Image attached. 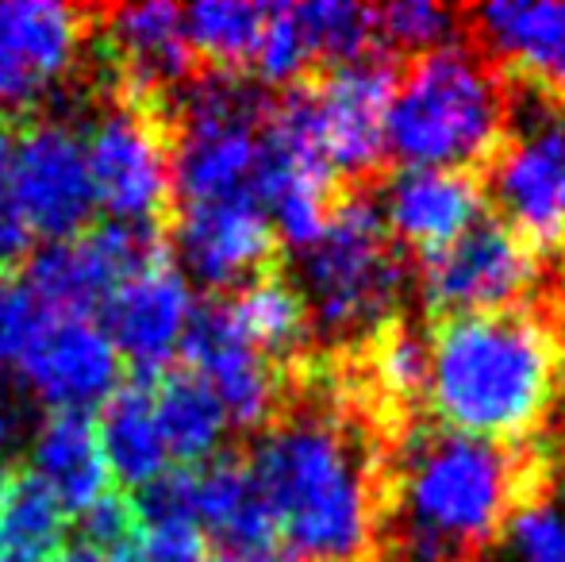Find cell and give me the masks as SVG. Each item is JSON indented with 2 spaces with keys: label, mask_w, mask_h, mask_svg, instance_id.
Here are the masks:
<instances>
[{
  "label": "cell",
  "mask_w": 565,
  "mask_h": 562,
  "mask_svg": "<svg viewBox=\"0 0 565 562\" xmlns=\"http://www.w3.org/2000/svg\"><path fill=\"white\" fill-rule=\"evenodd\" d=\"M250 478L277 543L297 562H362L377 524L370 458L347 421L308 409L274 421L250 450Z\"/></svg>",
  "instance_id": "1"
},
{
  "label": "cell",
  "mask_w": 565,
  "mask_h": 562,
  "mask_svg": "<svg viewBox=\"0 0 565 562\" xmlns=\"http://www.w3.org/2000/svg\"><path fill=\"white\" fill-rule=\"evenodd\" d=\"M427 354V397L443 427L492 447L535 432L565 378V343L531 308L439 320Z\"/></svg>",
  "instance_id": "2"
},
{
  "label": "cell",
  "mask_w": 565,
  "mask_h": 562,
  "mask_svg": "<svg viewBox=\"0 0 565 562\" xmlns=\"http://www.w3.org/2000/svg\"><path fill=\"white\" fill-rule=\"evenodd\" d=\"M412 551L424 562H454L484 548L523 501L520 466L504 447L447 427H412L401 450Z\"/></svg>",
  "instance_id": "3"
},
{
  "label": "cell",
  "mask_w": 565,
  "mask_h": 562,
  "mask_svg": "<svg viewBox=\"0 0 565 562\" xmlns=\"http://www.w3.org/2000/svg\"><path fill=\"white\" fill-rule=\"evenodd\" d=\"M508 85L477 51L447 43L401 74L385 120V150L404 170L481 173L504 131Z\"/></svg>",
  "instance_id": "4"
},
{
  "label": "cell",
  "mask_w": 565,
  "mask_h": 562,
  "mask_svg": "<svg viewBox=\"0 0 565 562\" xmlns=\"http://www.w3.org/2000/svg\"><path fill=\"white\" fill-rule=\"evenodd\" d=\"M292 285L320 336L370 339L385 328L408 285V263L370 189H342L320 240L300 251Z\"/></svg>",
  "instance_id": "5"
},
{
  "label": "cell",
  "mask_w": 565,
  "mask_h": 562,
  "mask_svg": "<svg viewBox=\"0 0 565 562\" xmlns=\"http://www.w3.org/2000/svg\"><path fill=\"white\" fill-rule=\"evenodd\" d=\"M504 131L481 170L484 201L535 255L565 247V93L504 77Z\"/></svg>",
  "instance_id": "6"
},
{
  "label": "cell",
  "mask_w": 565,
  "mask_h": 562,
  "mask_svg": "<svg viewBox=\"0 0 565 562\" xmlns=\"http://www.w3.org/2000/svg\"><path fill=\"white\" fill-rule=\"evenodd\" d=\"M93 197L113 224L154 227L170 209V124L166 108L116 93L85 136Z\"/></svg>",
  "instance_id": "7"
},
{
  "label": "cell",
  "mask_w": 565,
  "mask_h": 562,
  "mask_svg": "<svg viewBox=\"0 0 565 562\" xmlns=\"http://www.w3.org/2000/svg\"><path fill=\"white\" fill-rule=\"evenodd\" d=\"M396 82L401 62L388 51L320 70L305 82L323 155L339 178L354 181V189L385 162V120Z\"/></svg>",
  "instance_id": "8"
},
{
  "label": "cell",
  "mask_w": 565,
  "mask_h": 562,
  "mask_svg": "<svg viewBox=\"0 0 565 562\" xmlns=\"http://www.w3.org/2000/svg\"><path fill=\"white\" fill-rule=\"evenodd\" d=\"M539 278V255L497 216H481L450 247L424 258V300L431 324L515 308Z\"/></svg>",
  "instance_id": "9"
},
{
  "label": "cell",
  "mask_w": 565,
  "mask_h": 562,
  "mask_svg": "<svg viewBox=\"0 0 565 562\" xmlns=\"http://www.w3.org/2000/svg\"><path fill=\"white\" fill-rule=\"evenodd\" d=\"M4 181L28 232L74 240L97 209L85 136L66 120H35L4 162Z\"/></svg>",
  "instance_id": "10"
},
{
  "label": "cell",
  "mask_w": 565,
  "mask_h": 562,
  "mask_svg": "<svg viewBox=\"0 0 565 562\" xmlns=\"http://www.w3.org/2000/svg\"><path fill=\"white\" fill-rule=\"evenodd\" d=\"M162 235L139 224H105L43 247L28 266V285L54 316H93L131 274L162 258Z\"/></svg>",
  "instance_id": "11"
},
{
  "label": "cell",
  "mask_w": 565,
  "mask_h": 562,
  "mask_svg": "<svg viewBox=\"0 0 565 562\" xmlns=\"http://www.w3.org/2000/svg\"><path fill=\"white\" fill-rule=\"evenodd\" d=\"M85 12L39 0H0V108L20 113L58 89L82 62Z\"/></svg>",
  "instance_id": "12"
},
{
  "label": "cell",
  "mask_w": 565,
  "mask_h": 562,
  "mask_svg": "<svg viewBox=\"0 0 565 562\" xmlns=\"http://www.w3.org/2000/svg\"><path fill=\"white\" fill-rule=\"evenodd\" d=\"M181 351L189 370L216 393L227 424L262 427L274 421V409L281 401V370L238 331L227 300L193 308Z\"/></svg>",
  "instance_id": "13"
},
{
  "label": "cell",
  "mask_w": 565,
  "mask_h": 562,
  "mask_svg": "<svg viewBox=\"0 0 565 562\" xmlns=\"http://www.w3.org/2000/svg\"><path fill=\"white\" fill-rule=\"evenodd\" d=\"M15 378L54 413H82L116 393L119 354L93 316H51L20 354Z\"/></svg>",
  "instance_id": "14"
},
{
  "label": "cell",
  "mask_w": 565,
  "mask_h": 562,
  "mask_svg": "<svg viewBox=\"0 0 565 562\" xmlns=\"http://www.w3.org/2000/svg\"><path fill=\"white\" fill-rule=\"evenodd\" d=\"M173 235L185 271L209 289H243L277 263V232L262 201L178 209Z\"/></svg>",
  "instance_id": "15"
},
{
  "label": "cell",
  "mask_w": 565,
  "mask_h": 562,
  "mask_svg": "<svg viewBox=\"0 0 565 562\" xmlns=\"http://www.w3.org/2000/svg\"><path fill=\"white\" fill-rule=\"evenodd\" d=\"M189 320H193L189 278L166 255L131 274L105 305V336L113 339L116 354H124L142 374H158L173 359Z\"/></svg>",
  "instance_id": "16"
},
{
  "label": "cell",
  "mask_w": 565,
  "mask_h": 562,
  "mask_svg": "<svg viewBox=\"0 0 565 562\" xmlns=\"http://www.w3.org/2000/svg\"><path fill=\"white\" fill-rule=\"evenodd\" d=\"M105 43L119 70V93L162 108L178 85L193 82V43L185 35V8L124 4L105 12Z\"/></svg>",
  "instance_id": "17"
},
{
  "label": "cell",
  "mask_w": 565,
  "mask_h": 562,
  "mask_svg": "<svg viewBox=\"0 0 565 562\" xmlns=\"http://www.w3.org/2000/svg\"><path fill=\"white\" fill-rule=\"evenodd\" d=\"M385 227L401 247L427 255L450 247L484 216L481 173L469 170H401L381 201Z\"/></svg>",
  "instance_id": "18"
},
{
  "label": "cell",
  "mask_w": 565,
  "mask_h": 562,
  "mask_svg": "<svg viewBox=\"0 0 565 562\" xmlns=\"http://www.w3.org/2000/svg\"><path fill=\"white\" fill-rule=\"evenodd\" d=\"M189 486V524L209 532L224 551H262L281 548L269 524V512L258 497L250 470L235 458H209L201 466H185Z\"/></svg>",
  "instance_id": "19"
},
{
  "label": "cell",
  "mask_w": 565,
  "mask_h": 562,
  "mask_svg": "<svg viewBox=\"0 0 565 562\" xmlns=\"http://www.w3.org/2000/svg\"><path fill=\"white\" fill-rule=\"evenodd\" d=\"M473 35L508 66V77L554 85L565 70V4H489L469 12Z\"/></svg>",
  "instance_id": "20"
},
{
  "label": "cell",
  "mask_w": 565,
  "mask_h": 562,
  "mask_svg": "<svg viewBox=\"0 0 565 562\" xmlns=\"http://www.w3.org/2000/svg\"><path fill=\"white\" fill-rule=\"evenodd\" d=\"M31 474L66 512H85L108 494V466L97 424L85 413H51L31 435Z\"/></svg>",
  "instance_id": "21"
},
{
  "label": "cell",
  "mask_w": 565,
  "mask_h": 562,
  "mask_svg": "<svg viewBox=\"0 0 565 562\" xmlns=\"http://www.w3.org/2000/svg\"><path fill=\"white\" fill-rule=\"evenodd\" d=\"M97 439L108 474H116L124 486L142 489L166 474L170 450H166L162 427H158L154 416V393H150L147 382L119 385L105 401Z\"/></svg>",
  "instance_id": "22"
},
{
  "label": "cell",
  "mask_w": 565,
  "mask_h": 562,
  "mask_svg": "<svg viewBox=\"0 0 565 562\" xmlns=\"http://www.w3.org/2000/svg\"><path fill=\"white\" fill-rule=\"evenodd\" d=\"M150 393H154V416L170 458L209 463L231 427L216 393L193 370H170L158 378V385H150Z\"/></svg>",
  "instance_id": "23"
},
{
  "label": "cell",
  "mask_w": 565,
  "mask_h": 562,
  "mask_svg": "<svg viewBox=\"0 0 565 562\" xmlns=\"http://www.w3.org/2000/svg\"><path fill=\"white\" fill-rule=\"evenodd\" d=\"M238 331L266 354L269 362H289L308 339V308L300 300L297 285L281 274H262L246 282L235 297L227 300Z\"/></svg>",
  "instance_id": "24"
},
{
  "label": "cell",
  "mask_w": 565,
  "mask_h": 562,
  "mask_svg": "<svg viewBox=\"0 0 565 562\" xmlns=\"http://www.w3.org/2000/svg\"><path fill=\"white\" fill-rule=\"evenodd\" d=\"M66 540V509L35 478L15 474L0 489V562H51Z\"/></svg>",
  "instance_id": "25"
},
{
  "label": "cell",
  "mask_w": 565,
  "mask_h": 562,
  "mask_svg": "<svg viewBox=\"0 0 565 562\" xmlns=\"http://www.w3.org/2000/svg\"><path fill=\"white\" fill-rule=\"evenodd\" d=\"M266 20L269 4L204 0V4L185 8V35L193 43V54L212 59L220 74H246L254 66Z\"/></svg>",
  "instance_id": "26"
},
{
  "label": "cell",
  "mask_w": 565,
  "mask_h": 562,
  "mask_svg": "<svg viewBox=\"0 0 565 562\" xmlns=\"http://www.w3.org/2000/svg\"><path fill=\"white\" fill-rule=\"evenodd\" d=\"M297 20L305 28L312 66L323 70L347 66L365 54L381 51L377 43V12L347 0H320V4H297Z\"/></svg>",
  "instance_id": "27"
},
{
  "label": "cell",
  "mask_w": 565,
  "mask_h": 562,
  "mask_svg": "<svg viewBox=\"0 0 565 562\" xmlns=\"http://www.w3.org/2000/svg\"><path fill=\"white\" fill-rule=\"evenodd\" d=\"M427 370H431V354L412 328L385 324L377 336H370V374L377 382V393L393 405H416L424 397Z\"/></svg>",
  "instance_id": "28"
},
{
  "label": "cell",
  "mask_w": 565,
  "mask_h": 562,
  "mask_svg": "<svg viewBox=\"0 0 565 562\" xmlns=\"http://www.w3.org/2000/svg\"><path fill=\"white\" fill-rule=\"evenodd\" d=\"M373 12H377V43L388 54L412 51L419 59V54L447 46L454 35V12L431 0H401V4L373 8Z\"/></svg>",
  "instance_id": "29"
},
{
  "label": "cell",
  "mask_w": 565,
  "mask_h": 562,
  "mask_svg": "<svg viewBox=\"0 0 565 562\" xmlns=\"http://www.w3.org/2000/svg\"><path fill=\"white\" fill-rule=\"evenodd\" d=\"M312 66L305 28L297 20V4H269V20L254 54V77L269 85H297L300 74Z\"/></svg>",
  "instance_id": "30"
},
{
  "label": "cell",
  "mask_w": 565,
  "mask_h": 562,
  "mask_svg": "<svg viewBox=\"0 0 565 562\" xmlns=\"http://www.w3.org/2000/svg\"><path fill=\"white\" fill-rule=\"evenodd\" d=\"M51 316V308L23 282L0 285V370H15L20 354L28 351V343Z\"/></svg>",
  "instance_id": "31"
},
{
  "label": "cell",
  "mask_w": 565,
  "mask_h": 562,
  "mask_svg": "<svg viewBox=\"0 0 565 562\" xmlns=\"http://www.w3.org/2000/svg\"><path fill=\"white\" fill-rule=\"evenodd\" d=\"M113 562H209V548L193 524H142Z\"/></svg>",
  "instance_id": "32"
},
{
  "label": "cell",
  "mask_w": 565,
  "mask_h": 562,
  "mask_svg": "<svg viewBox=\"0 0 565 562\" xmlns=\"http://www.w3.org/2000/svg\"><path fill=\"white\" fill-rule=\"evenodd\" d=\"M508 532L523 562H565V517L551 505H520L508 520Z\"/></svg>",
  "instance_id": "33"
},
{
  "label": "cell",
  "mask_w": 565,
  "mask_h": 562,
  "mask_svg": "<svg viewBox=\"0 0 565 562\" xmlns=\"http://www.w3.org/2000/svg\"><path fill=\"white\" fill-rule=\"evenodd\" d=\"M28 224H23L20 209H15L12 193H8L4 170H0V258H15L28 247Z\"/></svg>",
  "instance_id": "34"
},
{
  "label": "cell",
  "mask_w": 565,
  "mask_h": 562,
  "mask_svg": "<svg viewBox=\"0 0 565 562\" xmlns=\"http://www.w3.org/2000/svg\"><path fill=\"white\" fill-rule=\"evenodd\" d=\"M23 435V409L15 405L12 393L0 390V458L4 450H12V443H20Z\"/></svg>",
  "instance_id": "35"
},
{
  "label": "cell",
  "mask_w": 565,
  "mask_h": 562,
  "mask_svg": "<svg viewBox=\"0 0 565 562\" xmlns=\"http://www.w3.org/2000/svg\"><path fill=\"white\" fill-rule=\"evenodd\" d=\"M216 562H297L285 548H262V551H220Z\"/></svg>",
  "instance_id": "36"
},
{
  "label": "cell",
  "mask_w": 565,
  "mask_h": 562,
  "mask_svg": "<svg viewBox=\"0 0 565 562\" xmlns=\"http://www.w3.org/2000/svg\"><path fill=\"white\" fill-rule=\"evenodd\" d=\"M51 562H113V555L82 540V543H74V548H62Z\"/></svg>",
  "instance_id": "37"
},
{
  "label": "cell",
  "mask_w": 565,
  "mask_h": 562,
  "mask_svg": "<svg viewBox=\"0 0 565 562\" xmlns=\"http://www.w3.org/2000/svg\"><path fill=\"white\" fill-rule=\"evenodd\" d=\"M554 89H562V93H565V70H562V77H558V82H554Z\"/></svg>",
  "instance_id": "38"
},
{
  "label": "cell",
  "mask_w": 565,
  "mask_h": 562,
  "mask_svg": "<svg viewBox=\"0 0 565 562\" xmlns=\"http://www.w3.org/2000/svg\"><path fill=\"white\" fill-rule=\"evenodd\" d=\"M0 489H4V470H0Z\"/></svg>",
  "instance_id": "39"
}]
</instances>
